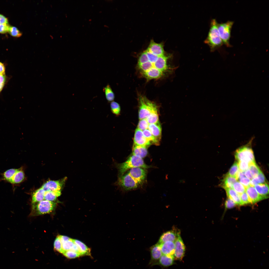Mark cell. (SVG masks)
<instances>
[{
  "mask_svg": "<svg viewBox=\"0 0 269 269\" xmlns=\"http://www.w3.org/2000/svg\"><path fill=\"white\" fill-rule=\"evenodd\" d=\"M169 58L166 54L157 56L146 49L138 57V68L141 75L148 80L159 78L170 68L167 65Z\"/></svg>",
  "mask_w": 269,
  "mask_h": 269,
  "instance_id": "6da1fadb",
  "label": "cell"
},
{
  "mask_svg": "<svg viewBox=\"0 0 269 269\" xmlns=\"http://www.w3.org/2000/svg\"><path fill=\"white\" fill-rule=\"evenodd\" d=\"M115 167L118 171V177L123 175L128 170L131 168L141 167L147 168L150 166L146 165L142 158L133 155L130 156L125 162L121 163H114Z\"/></svg>",
  "mask_w": 269,
  "mask_h": 269,
  "instance_id": "7a4b0ae2",
  "label": "cell"
},
{
  "mask_svg": "<svg viewBox=\"0 0 269 269\" xmlns=\"http://www.w3.org/2000/svg\"><path fill=\"white\" fill-rule=\"evenodd\" d=\"M218 25L215 19L211 20L207 37L204 41L209 46L211 51L220 48L223 44L218 32Z\"/></svg>",
  "mask_w": 269,
  "mask_h": 269,
  "instance_id": "3957f363",
  "label": "cell"
},
{
  "mask_svg": "<svg viewBox=\"0 0 269 269\" xmlns=\"http://www.w3.org/2000/svg\"><path fill=\"white\" fill-rule=\"evenodd\" d=\"M252 137L247 144L243 145L236 150L235 156L238 162L244 161L249 164L252 162L255 161L251 145L254 140Z\"/></svg>",
  "mask_w": 269,
  "mask_h": 269,
  "instance_id": "277c9868",
  "label": "cell"
},
{
  "mask_svg": "<svg viewBox=\"0 0 269 269\" xmlns=\"http://www.w3.org/2000/svg\"><path fill=\"white\" fill-rule=\"evenodd\" d=\"M138 102V116L140 120L146 119L152 110L158 108L155 103L150 101L144 96H139Z\"/></svg>",
  "mask_w": 269,
  "mask_h": 269,
  "instance_id": "5b68a950",
  "label": "cell"
},
{
  "mask_svg": "<svg viewBox=\"0 0 269 269\" xmlns=\"http://www.w3.org/2000/svg\"><path fill=\"white\" fill-rule=\"evenodd\" d=\"M234 22L228 21L226 22L218 24V29L219 34L223 44L227 47H231L230 43L231 29Z\"/></svg>",
  "mask_w": 269,
  "mask_h": 269,
  "instance_id": "8992f818",
  "label": "cell"
},
{
  "mask_svg": "<svg viewBox=\"0 0 269 269\" xmlns=\"http://www.w3.org/2000/svg\"><path fill=\"white\" fill-rule=\"evenodd\" d=\"M114 184L126 190L135 189L140 185L128 172L118 177L117 181Z\"/></svg>",
  "mask_w": 269,
  "mask_h": 269,
  "instance_id": "52a82bcc",
  "label": "cell"
},
{
  "mask_svg": "<svg viewBox=\"0 0 269 269\" xmlns=\"http://www.w3.org/2000/svg\"><path fill=\"white\" fill-rule=\"evenodd\" d=\"M56 203L53 202L43 200L34 204L32 213L35 215L44 214L50 213L56 205Z\"/></svg>",
  "mask_w": 269,
  "mask_h": 269,
  "instance_id": "ba28073f",
  "label": "cell"
},
{
  "mask_svg": "<svg viewBox=\"0 0 269 269\" xmlns=\"http://www.w3.org/2000/svg\"><path fill=\"white\" fill-rule=\"evenodd\" d=\"M128 172L139 185L143 182L146 178V171L144 168L142 167H138L131 168L129 169Z\"/></svg>",
  "mask_w": 269,
  "mask_h": 269,
  "instance_id": "9c48e42d",
  "label": "cell"
},
{
  "mask_svg": "<svg viewBox=\"0 0 269 269\" xmlns=\"http://www.w3.org/2000/svg\"><path fill=\"white\" fill-rule=\"evenodd\" d=\"M174 243L175 249L174 255V259L176 260H181L185 255V247L180 235L175 240Z\"/></svg>",
  "mask_w": 269,
  "mask_h": 269,
  "instance_id": "30bf717a",
  "label": "cell"
},
{
  "mask_svg": "<svg viewBox=\"0 0 269 269\" xmlns=\"http://www.w3.org/2000/svg\"><path fill=\"white\" fill-rule=\"evenodd\" d=\"M25 175L22 168H13L8 182L13 186H16L24 180Z\"/></svg>",
  "mask_w": 269,
  "mask_h": 269,
  "instance_id": "8fae6325",
  "label": "cell"
},
{
  "mask_svg": "<svg viewBox=\"0 0 269 269\" xmlns=\"http://www.w3.org/2000/svg\"><path fill=\"white\" fill-rule=\"evenodd\" d=\"M66 178V177H65L61 180L47 181L43 185L42 187L45 191H61Z\"/></svg>",
  "mask_w": 269,
  "mask_h": 269,
  "instance_id": "7c38bea8",
  "label": "cell"
},
{
  "mask_svg": "<svg viewBox=\"0 0 269 269\" xmlns=\"http://www.w3.org/2000/svg\"><path fill=\"white\" fill-rule=\"evenodd\" d=\"M180 235V231L176 229L167 231L163 233L160 236L158 243L161 244L167 241L174 242Z\"/></svg>",
  "mask_w": 269,
  "mask_h": 269,
  "instance_id": "4fadbf2b",
  "label": "cell"
},
{
  "mask_svg": "<svg viewBox=\"0 0 269 269\" xmlns=\"http://www.w3.org/2000/svg\"><path fill=\"white\" fill-rule=\"evenodd\" d=\"M164 44L163 42L157 43L151 39L146 49L157 56L164 55L166 54L164 48Z\"/></svg>",
  "mask_w": 269,
  "mask_h": 269,
  "instance_id": "5bb4252c",
  "label": "cell"
},
{
  "mask_svg": "<svg viewBox=\"0 0 269 269\" xmlns=\"http://www.w3.org/2000/svg\"><path fill=\"white\" fill-rule=\"evenodd\" d=\"M151 259L149 264L155 265L162 255L160 245L157 243L151 247L150 249Z\"/></svg>",
  "mask_w": 269,
  "mask_h": 269,
  "instance_id": "9a60e30c",
  "label": "cell"
},
{
  "mask_svg": "<svg viewBox=\"0 0 269 269\" xmlns=\"http://www.w3.org/2000/svg\"><path fill=\"white\" fill-rule=\"evenodd\" d=\"M134 141V144L147 147L151 144L144 136L142 131L137 128L135 131Z\"/></svg>",
  "mask_w": 269,
  "mask_h": 269,
  "instance_id": "2e32d148",
  "label": "cell"
},
{
  "mask_svg": "<svg viewBox=\"0 0 269 269\" xmlns=\"http://www.w3.org/2000/svg\"><path fill=\"white\" fill-rule=\"evenodd\" d=\"M245 192L251 203H255L264 199L258 193L254 186H249L246 188Z\"/></svg>",
  "mask_w": 269,
  "mask_h": 269,
  "instance_id": "e0dca14e",
  "label": "cell"
},
{
  "mask_svg": "<svg viewBox=\"0 0 269 269\" xmlns=\"http://www.w3.org/2000/svg\"><path fill=\"white\" fill-rule=\"evenodd\" d=\"M148 128L155 139L160 143L161 138V128L159 121L149 124Z\"/></svg>",
  "mask_w": 269,
  "mask_h": 269,
  "instance_id": "ac0fdd59",
  "label": "cell"
},
{
  "mask_svg": "<svg viewBox=\"0 0 269 269\" xmlns=\"http://www.w3.org/2000/svg\"><path fill=\"white\" fill-rule=\"evenodd\" d=\"M160 244L162 254L174 255L175 249L174 242L167 241Z\"/></svg>",
  "mask_w": 269,
  "mask_h": 269,
  "instance_id": "d6986e66",
  "label": "cell"
},
{
  "mask_svg": "<svg viewBox=\"0 0 269 269\" xmlns=\"http://www.w3.org/2000/svg\"><path fill=\"white\" fill-rule=\"evenodd\" d=\"M174 259V255L162 254L155 265L163 267H168L173 264Z\"/></svg>",
  "mask_w": 269,
  "mask_h": 269,
  "instance_id": "ffe728a7",
  "label": "cell"
},
{
  "mask_svg": "<svg viewBox=\"0 0 269 269\" xmlns=\"http://www.w3.org/2000/svg\"><path fill=\"white\" fill-rule=\"evenodd\" d=\"M147 147L134 144L132 150L133 154L142 158H144L148 154Z\"/></svg>",
  "mask_w": 269,
  "mask_h": 269,
  "instance_id": "44dd1931",
  "label": "cell"
},
{
  "mask_svg": "<svg viewBox=\"0 0 269 269\" xmlns=\"http://www.w3.org/2000/svg\"><path fill=\"white\" fill-rule=\"evenodd\" d=\"M224 189L226 191L228 198L233 201L237 205H244L241 200L240 196L233 189L227 188Z\"/></svg>",
  "mask_w": 269,
  "mask_h": 269,
  "instance_id": "7402d4cb",
  "label": "cell"
},
{
  "mask_svg": "<svg viewBox=\"0 0 269 269\" xmlns=\"http://www.w3.org/2000/svg\"><path fill=\"white\" fill-rule=\"evenodd\" d=\"M255 187L258 193L264 199L268 197L269 186L267 183L258 184L255 185Z\"/></svg>",
  "mask_w": 269,
  "mask_h": 269,
  "instance_id": "603a6c76",
  "label": "cell"
},
{
  "mask_svg": "<svg viewBox=\"0 0 269 269\" xmlns=\"http://www.w3.org/2000/svg\"><path fill=\"white\" fill-rule=\"evenodd\" d=\"M73 241L78 248L81 256L91 255L90 249L83 243L76 239H73Z\"/></svg>",
  "mask_w": 269,
  "mask_h": 269,
  "instance_id": "cb8c5ba5",
  "label": "cell"
},
{
  "mask_svg": "<svg viewBox=\"0 0 269 269\" xmlns=\"http://www.w3.org/2000/svg\"><path fill=\"white\" fill-rule=\"evenodd\" d=\"M45 192L42 187L36 190L32 196V203H35L44 200Z\"/></svg>",
  "mask_w": 269,
  "mask_h": 269,
  "instance_id": "d4e9b609",
  "label": "cell"
},
{
  "mask_svg": "<svg viewBox=\"0 0 269 269\" xmlns=\"http://www.w3.org/2000/svg\"><path fill=\"white\" fill-rule=\"evenodd\" d=\"M103 90L108 102H111L113 101L115 99V95L110 86L109 84H107L103 88Z\"/></svg>",
  "mask_w": 269,
  "mask_h": 269,
  "instance_id": "484cf974",
  "label": "cell"
},
{
  "mask_svg": "<svg viewBox=\"0 0 269 269\" xmlns=\"http://www.w3.org/2000/svg\"><path fill=\"white\" fill-rule=\"evenodd\" d=\"M61 191H47L45 192L44 200L53 201L56 200L57 198L61 194Z\"/></svg>",
  "mask_w": 269,
  "mask_h": 269,
  "instance_id": "4316f807",
  "label": "cell"
},
{
  "mask_svg": "<svg viewBox=\"0 0 269 269\" xmlns=\"http://www.w3.org/2000/svg\"><path fill=\"white\" fill-rule=\"evenodd\" d=\"M237 180L235 178L227 174L223 179L221 186L224 188H232L233 184L237 181Z\"/></svg>",
  "mask_w": 269,
  "mask_h": 269,
  "instance_id": "83f0119b",
  "label": "cell"
},
{
  "mask_svg": "<svg viewBox=\"0 0 269 269\" xmlns=\"http://www.w3.org/2000/svg\"><path fill=\"white\" fill-rule=\"evenodd\" d=\"M146 119L149 124L155 123L158 121V108L152 110Z\"/></svg>",
  "mask_w": 269,
  "mask_h": 269,
  "instance_id": "f1b7e54d",
  "label": "cell"
},
{
  "mask_svg": "<svg viewBox=\"0 0 269 269\" xmlns=\"http://www.w3.org/2000/svg\"><path fill=\"white\" fill-rule=\"evenodd\" d=\"M142 131L146 138L150 142L151 144H153L156 145H159L160 143L156 140L148 129Z\"/></svg>",
  "mask_w": 269,
  "mask_h": 269,
  "instance_id": "f546056e",
  "label": "cell"
},
{
  "mask_svg": "<svg viewBox=\"0 0 269 269\" xmlns=\"http://www.w3.org/2000/svg\"><path fill=\"white\" fill-rule=\"evenodd\" d=\"M249 169L253 178L257 177L261 171L255 161L252 162L249 164Z\"/></svg>",
  "mask_w": 269,
  "mask_h": 269,
  "instance_id": "4dcf8cb0",
  "label": "cell"
},
{
  "mask_svg": "<svg viewBox=\"0 0 269 269\" xmlns=\"http://www.w3.org/2000/svg\"><path fill=\"white\" fill-rule=\"evenodd\" d=\"M110 107L111 112L117 116H119L121 112V107L119 104L115 101L110 102Z\"/></svg>",
  "mask_w": 269,
  "mask_h": 269,
  "instance_id": "1f68e13d",
  "label": "cell"
},
{
  "mask_svg": "<svg viewBox=\"0 0 269 269\" xmlns=\"http://www.w3.org/2000/svg\"><path fill=\"white\" fill-rule=\"evenodd\" d=\"M232 188L240 196L245 192L246 188L238 181H237L234 183Z\"/></svg>",
  "mask_w": 269,
  "mask_h": 269,
  "instance_id": "d6a6232c",
  "label": "cell"
},
{
  "mask_svg": "<svg viewBox=\"0 0 269 269\" xmlns=\"http://www.w3.org/2000/svg\"><path fill=\"white\" fill-rule=\"evenodd\" d=\"M239 170L237 162H235L231 167L227 174L236 178L237 174Z\"/></svg>",
  "mask_w": 269,
  "mask_h": 269,
  "instance_id": "836d02e7",
  "label": "cell"
},
{
  "mask_svg": "<svg viewBox=\"0 0 269 269\" xmlns=\"http://www.w3.org/2000/svg\"><path fill=\"white\" fill-rule=\"evenodd\" d=\"M8 32L11 36L15 37H20L22 35V33L18 29L13 26H10Z\"/></svg>",
  "mask_w": 269,
  "mask_h": 269,
  "instance_id": "e575fe53",
  "label": "cell"
},
{
  "mask_svg": "<svg viewBox=\"0 0 269 269\" xmlns=\"http://www.w3.org/2000/svg\"><path fill=\"white\" fill-rule=\"evenodd\" d=\"M74 244L73 239L71 238L62 244V248L64 252L70 250L73 246Z\"/></svg>",
  "mask_w": 269,
  "mask_h": 269,
  "instance_id": "d590c367",
  "label": "cell"
},
{
  "mask_svg": "<svg viewBox=\"0 0 269 269\" xmlns=\"http://www.w3.org/2000/svg\"><path fill=\"white\" fill-rule=\"evenodd\" d=\"M54 249L56 251L62 253L64 252L62 246V243L59 236L56 239L54 243Z\"/></svg>",
  "mask_w": 269,
  "mask_h": 269,
  "instance_id": "8d00e7d4",
  "label": "cell"
},
{
  "mask_svg": "<svg viewBox=\"0 0 269 269\" xmlns=\"http://www.w3.org/2000/svg\"><path fill=\"white\" fill-rule=\"evenodd\" d=\"M63 254L67 258L73 259L81 256L80 254L71 250L66 251Z\"/></svg>",
  "mask_w": 269,
  "mask_h": 269,
  "instance_id": "74e56055",
  "label": "cell"
},
{
  "mask_svg": "<svg viewBox=\"0 0 269 269\" xmlns=\"http://www.w3.org/2000/svg\"><path fill=\"white\" fill-rule=\"evenodd\" d=\"M149 125L146 119H140L138 123L137 128L143 131L148 129Z\"/></svg>",
  "mask_w": 269,
  "mask_h": 269,
  "instance_id": "f35d334b",
  "label": "cell"
},
{
  "mask_svg": "<svg viewBox=\"0 0 269 269\" xmlns=\"http://www.w3.org/2000/svg\"><path fill=\"white\" fill-rule=\"evenodd\" d=\"M237 162L239 170L241 171H245L248 169L249 163L248 162L242 161Z\"/></svg>",
  "mask_w": 269,
  "mask_h": 269,
  "instance_id": "ab89813d",
  "label": "cell"
},
{
  "mask_svg": "<svg viewBox=\"0 0 269 269\" xmlns=\"http://www.w3.org/2000/svg\"><path fill=\"white\" fill-rule=\"evenodd\" d=\"M240 196L241 200L244 205L251 203L249 197L245 192L243 193Z\"/></svg>",
  "mask_w": 269,
  "mask_h": 269,
  "instance_id": "60d3db41",
  "label": "cell"
},
{
  "mask_svg": "<svg viewBox=\"0 0 269 269\" xmlns=\"http://www.w3.org/2000/svg\"><path fill=\"white\" fill-rule=\"evenodd\" d=\"M236 203L232 200L228 198L225 202V207L226 209H230L234 207Z\"/></svg>",
  "mask_w": 269,
  "mask_h": 269,
  "instance_id": "b9f144b4",
  "label": "cell"
},
{
  "mask_svg": "<svg viewBox=\"0 0 269 269\" xmlns=\"http://www.w3.org/2000/svg\"><path fill=\"white\" fill-rule=\"evenodd\" d=\"M10 26L8 24H0V33L4 34L8 32Z\"/></svg>",
  "mask_w": 269,
  "mask_h": 269,
  "instance_id": "7bdbcfd3",
  "label": "cell"
},
{
  "mask_svg": "<svg viewBox=\"0 0 269 269\" xmlns=\"http://www.w3.org/2000/svg\"><path fill=\"white\" fill-rule=\"evenodd\" d=\"M239 182L246 188L250 185L251 180L249 178L244 177L238 180Z\"/></svg>",
  "mask_w": 269,
  "mask_h": 269,
  "instance_id": "ee69618b",
  "label": "cell"
},
{
  "mask_svg": "<svg viewBox=\"0 0 269 269\" xmlns=\"http://www.w3.org/2000/svg\"><path fill=\"white\" fill-rule=\"evenodd\" d=\"M257 177L260 183V184H264L265 183V178L263 173L261 171L260 172Z\"/></svg>",
  "mask_w": 269,
  "mask_h": 269,
  "instance_id": "f6af8a7d",
  "label": "cell"
},
{
  "mask_svg": "<svg viewBox=\"0 0 269 269\" xmlns=\"http://www.w3.org/2000/svg\"><path fill=\"white\" fill-rule=\"evenodd\" d=\"M8 24V19L5 16L0 14V24Z\"/></svg>",
  "mask_w": 269,
  "mask_h": 269,
  "instance_id": "bcb514c9",
  "label": "cell"
},
{
  "mask_svg": "<svg viewBox=\"0 0 269 269\" xmlns=\"http://www.w3.org/2000/svg\"><path fill=\"white\" fill-rule=\"evenodd\" d=\"M5 81V77L4 75H0V88L2 89Z\"/></svg>",
  "mask_w": 269,
  "mask_h": 269,
  "instance_id": "7dc6e473",
  "label": "cell"
},
{
  "mask_svg": "<svg viewBox=\"0 0 269 269\" xmlns=\"http://www.w3.org/2000/svg\"><path fill=\"white\" fill-rule=\"evenodd\" d=\"M245 175L247 178L250 180H252L253 178L252 175L249 170L248 169L245 171Z\"/></svg>",
  "mask_w": 269,
  "mask_h": 269,
  "instance_id": "c3c4849f",
  "label": "cell"
},
{
  "mask_svg": "<svg viewBox=\"0 0 269 269\" xmlns=\"http://www.w3.org/2000/svg\"><path fill=\"white\" fill-rule=\"evenodd\" d=\"M59 236L62 244L68 241L70 238L68 237L64 236L59 235Z\"/></svg>",
  "mask_w": 269,
  "mask_h": 269,
  "instance_id": "681fc988",
  "label": "cell"
},
{
  "mask_svg": "<svg viewBox=\"0 0 269 269\" xmlns=\"http://www.w3.org/2000/svg\"><path fill=\"white\" fill-rule=\"evenodd\" d=\"M5 73V67L2 63L0 62V75H4Z\"/></svg>",
  "mask_w": 269,
  "mask_h": 269,
  "instance_id": "f907efd6",
  "label": "cell"
},
{
  "mask_svg": "<svg viewBox=\"0 0 269 269\" xmlns=\"http://www.w3.org/2000/svg\"><path fill=\"white\" fill-rule=\"evenodd\" d=\"M2 89H1V88H0V92L1 91Z\"/></svg>",
  "mask_w": 269,
  "mask_h": 269,
  "instance_id": "816d5d0a",
  "label": "cell"
}]
</instances>
